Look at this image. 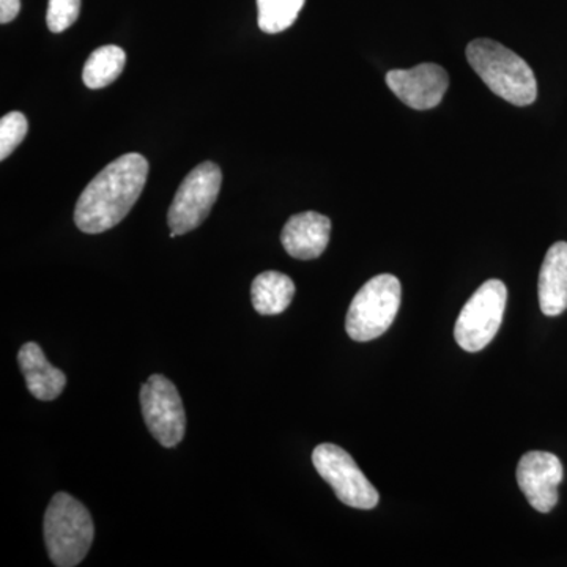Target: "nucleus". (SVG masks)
I'll return each mask as SVG.
<instances>
[{
  "mask_svg": "<svg viewBox=\"0 0 567 567\" xmlns=\"http://www.w3.org/2000/svg\"><path fill=\"white\" fill-rule=\"evenodd\" d=\"M148 162L126 153L96 175L74 208V223L84 234H102L121 224L140 199L147 182Z\"/></svg>",
  "mask_w": 567,
  "mask_h": 567,
  "instance_id": "f257e3e1",
  "label": "nucleus"
},
{
  "mask_svg": "<svg viewBox=\"0 0 567 567\" xmlns=\"http://www.w3.org/2000/svg\"><path fill=\"white\" fill-rule=\"evenodd\" d=\"M465 52L472 69L495 95L514 106L535 103V73L516 52L491 39L470 41Z\"/></svg>",
  "mask_w": 567,
  "mask_h": 567,
  "instance_id": "f03ea898",
  "label": "nucleus"
},
{
  "mask_svg": "<svg viewBox=\"0 0 567 567\" xmlns=\"http://www.w3.org/2000/svg\"><path fill=\"white\" fill-rule=\"evenodd\" d=\"M44 543L58 567H74L87 557L95 527L87 507L73 496L59 492L44 514Z\"/></svg>",
  "mask_w": 567,
  "mask_h": 567,
  "instance_id": "7ed1b4c3",
  "label": "nucleus"
},
{
  "mask_svg": "<svg viewBox=\"0 0 567 567\" xmlns=\"http://www.w3.org/2000/svg\"><path fill=\"white\" fill-rule=\"evenodd\" d=\"M402 287L393 275L369 279L354 295L347 312V334L357 342H369L385 334L401 308Z\"/></svg>",
  "mask_w": 567,
  "mask_h": 567,
  "instance_id": "20e7f679",
  "label": "nucleus"
},
{
  "mask_svg": "<svg viewBox=\"0 0 567 567\" xmlns=\"http://www.w3.org/2000/svg\"><path fill=\"white\" fill-rule=\"evenodd\" d=\"M507 289L498 279H488L472 295L454 328L457 344L466 352H481L486 349L499 327L505 315Z\"/></svg>",
  "mask_w": 567,
  "mask_h": 567,
  "instance_id": "39448f33",
  "label": "nucleus"
},
{
  "mask_svg": "<svg viewBox=\"0 0 567 567\" xmlns=\"http://www.w3.org/2000/svg\"><path fill=\"white\" fill-rule=\"evenodd\" d=\"M221 183V169L212 162L199 164L186 175L167 213L171 238L192 233L208 218Z\"/></svg>",
  "mask_w": 567,
  "mask_h": 567,
  "instance_id": "423d86ee",
  "label": "nucleus"
},
{
  "mask_svg": "<svg viewBox=\"0 0 567 567\" xmlns=\"http://www.w3.org/2000/svg\"><path fill=\"white\" fill-rule=\"evenodd\" d=\"M312 464L344 505L357 509H374L379 505V492L341 446L331 443L317 446Z\"/></svg>",
  "mask_w": 567,
  "mask_h": 567,
  "instance_id": "0eeeda50",
  "label": "nucleus"
},
{
  "mask_svg": "<svg viewBox=\"0 0 567 567\" xmlns=\"http://www.w3.org/2000/svg\"><path fill=\"white\" fill-rule=\"evenodd\" d=\"M141 406L145 424L158 443L174 447L182 442L186 431L185 409L171 380L152 375L141 388Z\"/></svg>",
  "mask_w": 567,
  "mask_h": 567,
  "instance_id": "6e6552de",
  "label": "nucleus"
},
{
  "mask_svg": "<svg viewBox=\"0 0 567 567\" xmlns=\"http://www.w3.org/2000/svg\"><path fill=\"white\" fill-rule=\"evenodd\" d=\"M386 84L406 106L427 111L442 103L450 87V76L436 63H421L410 70H391L386 74Z\"/></svg>",
  "mask_w": 567,
  "mask_h": 567,
  "instance_id": "1a4fd4ad",
  "label": "nucleus"
},
{
  "mask_svg": "<svg viewBox=\"0 0 567 567\" xmlns=\"http://www.w3.org/2000/svg\"><path fill=\"white\" fill-rule=\"evenodd\" d=\"M565 470L555 454L532 451L520 458L517 466V483L529 505L547 514L557 506L558 486L563 483Z\"/></svg>",
  "mask_w": 567,
  "mask_h": 567,
  "instance_id": "9d476101",
  "label": "nucleus"
},
{
  "mask_svg": "<svg viewBox=\"0 0 567 567\" xmlns=\"http://www.w3.org/2000/svg\"><path fill=\"white\" fill-rule=\"evenodd\" d=\"M331 221L316 212L293 215L284 226L281 241L284 249L293 259L312 260L322 256L330 244Z\"/></svg>",
  "mask_w": 567,
  "mask_h": 567,
  "instance_id": "9b49d317",
  "label": "nucleus"
},
{
  "mask_svg": "<svg viewBox=\"0 0 567 567\" xmlns=\"http://www.w3.org/2000/svg\"><path fill=\"white\" fill-rule=\"evenodd\" d=\"M18 363L25 379V385L39 401H54L66 385V377L54 368L35 342H25L18 353Z\"/></svg>",
  "mask_w": 567,
  "mask_h": 567,
  "instance_id": "f8f14e48",
  "label": "nucleus"
},
{
  "mask_svg": "<svg viewBox=\"0 0 567 567\" xmlns=\"http://www.w3.org/2000/svg\"><path fill=\"white\" fill-rule=\"evenodd\" d=\"M540 311L548 317L563 315L567 309V244L551 245L540 267Z\"/></svg>",
  "mask_w": 567,
  "mask_h": 567,
  "instance_id": "ddd939ff",
  "label": "nucleus"
},
{
  "mask_svg": "<svg viewBox=\"0 0 567 567\" xmlns=\"http://www.w3.org/2000/svg\"><path fill=\"white\" fill-rule=\"evenodd\" d=\"M295 297V284L279 271H265L252 281L254 309L262 316H278L286 311Z\"/></svg>",
  "mask_w": 567,
  "mask_h": 567,
  "instance_id": "4468645a",
  "label": "nucleus"
},
{
  "mask_svg": "<svg viewBox=\"0 0 567 567\" xmlns=\"http://www.w3.org/2000/svg\"><path fill=\"white\" fill-rule=\"evenodd\" d=\"M126 54L121 47L107 44L92 52L82 71V81L93 91L107 87L125 69Z\"/></svg>",
  "mask_w": 567,
  "mask_h": 567,
  "instance_id": "2eb2a0df",
  "label": "nucleus"
},
{
  "mask_svg": "<svg viewBox=\"0 0 567 567\" xmlns=\"http://www.w3.org/2000/svg\"><path fill=\"white\" fill-rule=\"evenodd\" d=\"M306 0H257L260 31L279 33L287 31L297 21Z\"/></svg>",
  "mask_w": 567,
  "mask_h": 567,
  "instance_id": "dca6fc26",
  "label": "nucleus"
},
{
  "mask_svg": "<svg viewBox=\"0 0 567 567\" xmlns=\"http://www.w3.org/2000/svg\"><path fill=\"white\" fill-rule=\"evenodd\" d=\"M29 132L28 118L21 112H10L0 121V159H7L20 147Z\"/></svg>",
  "mask_w": 567,
  "mask_h": 567,
  "instance_id": "f3484780",
  "label": "nucleus"
},
{
  "mask_svg": "<svg viewBox=\"0 0 567 567\" xmlns=\"http://www.w3.org/2000/svg\"><path fill=\"white\" fill-rule=\"evenodd\" d=\"M81 13V0H50L47 22L51 32L61 33L76 22Z\"/></svg>",
  "mask_w": 567,
  "mask_h": 567,
  "instance_id": "a211bd4d",
  "label": "nucleus"
},
{
  "mask_svg": "<svg viewBox=\"0 0 567 567\" xmlns=\"http://www.w3.org/2000/svg\"><path fill=\"white\" fill-rule=\"evenodd\" d=\"M21 0H0V22L7 24L20 14Z\"/></svg>",
  "mask_w": 567,
  "mask_h": 567,
  "instance_id": "6ab92c4d",
  "label": "nucleus"
}]
</instances>
